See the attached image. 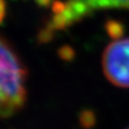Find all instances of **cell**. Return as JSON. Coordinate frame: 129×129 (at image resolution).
I'll return each mask as SVG.
<instances>
[{
	"instance_id": "1",
	"label": "cell",
	"mask_w": 129,
	"mask_h": 129,
	"mask_svg": "<svg viewBox=\"0 0 129 129\" xmlns=\"http://www.w3.org/2000/svg\"><path fill=\"white\" fill-rule=\"evenodd\" d=\"M27 70L12 46L2 37L0 41V112L10 118L20 111L26 101Z\"/></svg>"
},
{
	"instance_id": "2",
	"label": "cell",
	"mask_w": 129,
	"mask_h": 129,
	"mask_svg": "<svg viewBox=\"0 0 129 129\" xmlns=\"http://www.w3.org/2000/svg\"><path fill=\"white\" fill-rule=\"evenodd\" d=\"M104 74L116 86L129 87V38L113 41L102 58Z\"/></svg>"
},
{
	"instance_id": "3",
	"label": "cell",
	"mask_w": 129,
	"mask_h": 129,
	"mask_svg": "<svg viewBox=\"0 0 129 129\" xmlns=\"http://www.w3.org/2000/svg\"><path fill=\"white\" fill-rule=\"evenodd\" d=\"M91 9L83 0H67L66 7L58 14H54L47 24L52 29H65L91 13Z\"/></svg>"
},
{
	"instance_id": "4",
	"label": "cell",
	"mask_w": 129,
	"mask_h": 129,
	"mask_svg": "<svg viewBox=\"0 0 129 129\" xmlns=\"http://www.w3.org/2000/svg\"><path fill=\"white\" fill-rule=\"evenodd\" d=\"M93 11L95 9L107 8H128L129 0H83Z\"/></svg>"
},
{
	"instance_id": "5",
	"label": "cell",
	"mask_w": 129,
	"mask_h": 129,
	"mask_svg": "<svg viewBox=\"0 0 129 129\" xmlns=\"http://www.w3.org/2000/svg\"><path fill=\"white\" fill-rule=\"evenodd\" d=\"M105 29L108 36L113 41L120 40L125 33L124 24L121 21L116 19H108L105 23Z\"/></svg>"
},
{
	"instance_id": "6",
	"label": "cell",
	"mask_w": 129,
	"mask_h": 129,
	"mask_svg": "<svg viewBox=\"0 0 129 129\" xmlns=\"http://www.w3.org/2000/svg\"><path fill=\"white\" fill-rule=\"evenodd\" d=\"M57 54L61 60L66 62H70L75 58V51L69 45H64L60 47L57 51Z\"/></svg>"
},
{
	"instance_id": "7",
	"label": "cell",
	"mask_w": 129,
	"mask_h": 129,
	"mask_svg": "<svg viewBox=\"0 0 129 129\" xmlns=\"http://www.w3.org/2000/svg\"><path fill=\"white\" fill-rule=\"evenodd\" d=\"M54 38V29L49 27L48 25L40 30V33L38 34V42L41 44L51 42Z\"/></svg>"
},
{
	"instance_id": "8",
	"label": "cell",
	"mask_w": 129,
	"mask_h": 129,
	"mask_svg": "<svg viewBox=\"0 0 129 129\" xmlns=\"http://www.w3.org/2000/svg\"><path fill=\"white\" fill-rule=\"evenodd\" d=\"M65 7H66V2L60 1V0H55V1H53V3H52L51 9H52L53 14H58V13L62 12Z\"/></svg>"
},
{
	"instance_id": "9",
	"label": "cell",
	"mask_w": 129,
	"mask_h": 129,
	"mask_svg": "<svg viewBox=\"0 0 129 129\" xmlns=\"http://www.w3.org/2000/svg\"><path fill=\"white\" fill-rule=\"evenodd\" d=\"M35 2L40 7H49L50 5H52L53 0H35Z\"/></svg>"
},
{
	"instance_id": "10",
	"label": "cell",
	"mask_w": 129,
	"mask_h": 129,
	"mask_svg": "<svg viewBox=\"0 0 129 129\" xmlns=\"http://www.w3.org/2000/svg\"><path fill=\"white\" fill-rule=\"evenodd\" d=\"M4 15H5V0H1V15H0L1 21L3 20Z\"/></svg>"
},
{
	"instance_id": "11",
	"label": "cell",
	"mask_w": 129,
	"mask_h": 129,
	"mask_svg": "<svg viewBox=\"0 0 129 129\" xmlns=\"http://www.w3.org/2000/svg\"><path fill=\"white\" fill-rule=\"evenodd\" d=\"M127 129H129V128H127Z\"/></svg>"
}]
</instances>
